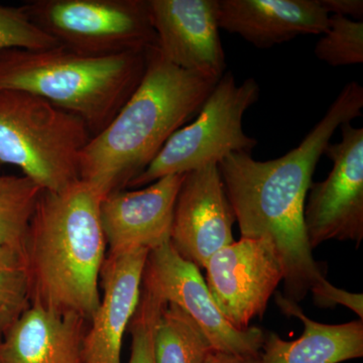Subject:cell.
Instances as JSON below:
<instances>
[{
  "mask_svg": "<svg viewBox=\"0 0 363 363\" xmlns=\"http://www.w3.org/2000/svg\"><path fill=\"white\" fill-rule=\"evenodd\" d=\"M218 81L173 65L157 45L149 48L140 85L81 152L80 180L102 199L128 188L169 138L198 116Z\"/></svg>",
  "mask_w": 363,
  "mask_h": 363,
  "instance_id": "cell-1",
  "label": "cell"
},
{
  "mask_svg": "<svg viewBox=\"0 0 363 363\" xmlns=\"http://www.w3.org/2000/svg\"><path fill=\"white\" fill-rule=\"evenodd\" d=\"M101 200L81 180L62 192L40 193L23 243L32 305L89 322L94 316L107 247Z\"/></svg>",
  "mask_w": 363,
  "mask_h": 363,
  "instance_id": "cell-2",
  "label": "cell"
},
{
  "mask_svg": "<svg viewBox=\"0 0 363 363\" xmlns=\"http://www.w3.org/2000/svg\"><path fill=\"white\" fill-rule=\"evenodd\" d=\"M147 50L84 56L59 45L0 52V90H18L82 119L95 135L130 99L145 74Z\"/></svg>",
  "mask_w": 363,
  "mask_h": 363,
  "instance_id": "cell-3",
  "label": "cell"
},
{
  "mask_svg": "<svg viewBox=\"0 0 363 363\" xmlns=\"http://www.w3.org/2000/svg\"><path fill=\"white\" fill-rule=\"evenodd\" d=\"M82 119L18 90H0V164L21 169L43 191L80 180L79 160L91 138Z\"/></svg>",
  "mask_w": 363,
  "mask_h": 363,
  "instance_id": "cell-4",
  "label": "cell"
},
{
  "mask_svg": "<svg viewBox=\"0 0 363 363\" xmlns=\"http://www.w3.org/2000/svg\"><path fill=\"white\" fill-rule=\"evenodd\" d=\"M259 85L248 78L238 85L233 72L219 79L197 118L177 130L140 175L128 184L135 189L169 175L187 174L217 164L230 154L252 155L257 140L242 128L245 112L259 101Z\"/></svg>",
  "mask_w": 363,
  "mask_h": 363,
  "instance_id": "cell-5",
  "label": "cell"
},
{
  "mask_svg": "<svg viewBox=\"0 0 363 363\" xmlns=\"http://www.w3.org/2000/svg\"><path fill=\"white\" fill-rule=\"evenodd\" d=\"M21 6L40 30L84 56H113L157 45L149 0H33Z\"/></svg>",
  "mask_w": 363,
  "mask_h": 363,
  "instance_id": "cell-6",
  "label": "cell"
},
{
  "mask_svg": "<svg viewBox=\"0 0 363 363\" xmlns=\"http://www.w3.org/2000/svg\"><path fill=\"white\" fill-rule=\"evenodd\" d=\"M341 140L329 143L325 156L333 162L326 180L312 183L304 224L312 250L329 240H363V128L340 126Z\"/></svg>",
  "mask_w": 363,
  "mask_h": 363,
  "instance_id": "cell-7",
  "label": "cell"
},
{
  "mask_svg": "<svg viewBox=\"0 0 363 363\" xmlns=\"http://www.w3.org/2000/svg\"><path fill=\"white\" fill-rule=\"evenodd\" d=\"M142 290L181 308L201 328L214 350L260 355L264 331L257 327L245 331L234 328L215 305L199 267L183 259L169 241L149 252Z\"/></svg>",
  "mask_w": 363,
  "mask_h": 363,
  "instance_id": "cell-8",
  "label": "cell"
},
{
  "mask_svg": "<svg viewBox=\"0 0 363 363\" xmlns=\"http://www.w3.org/2000/svg\"><path fill=\"white\" fill-rule=\"evenodd\" d=\"M206 286L215 305L234 328L245 331L262 318L269 298L284 279L274 245L267 238H241L208 260Z\"/></svg>",
  "mask_w": 363,
  "mask_h": 363,
  "instance_id": "cell-9",
  "label": "cell"
},
{
  "mask_svg": "<svg viewBox=\"0 0 363 363\" xmlns=\"http://www.w3.org/2000/svg\"><path fill=\"white\" fill-rule=\"evenodd\" d=\"M235 221L218 164H208L184 177L169 242L183 259L205 269L212 255L234 242Z\"/></svg>",
  "mask_w": 363,
  "mask_h": 363,
  "instance_id": "cell-10",
  "label": "cell"
},
{
  "mask_svg": "<svg viewBox=\"0 0 363 363\" xmlns=\"http://www.w3.org/2000/svg\"><path fill=\"white\" fill-rule=\"evenodd\" d=\"M157 48L184 70L220 79L226 69L218 0H149Z\"/></svg>",
  "mask_w": 363,
  "mask_h": 363,
  "instance_id": "cell-11",
  "label": "cell"
},
{
  "mask_svg": "<svg viewBox=\"0 0 363 363\" xmlns=\"http://www.w3.org/2000/svg\"><path fill=\"white\" fill-rule=\"evenodd\" d=\"M185 174L169 175L142 190L116 191L100 203L107 255L150 250L169 242L177 196Z\"/></svg>",
  "mask_w": 363,
  "mask_h": 363,
  "instance_id": "cell-12",
  "label": "cell"
},
{
  "mask_svg": "<svg viewBox=\"0 0 363 363\" xmlns=\"http://www.w3.org/2000/svg\"><path fill=\"white\" fill-rule=\"evenodd\" d=\"M149 250L107 255L102 264L104 295L85 336V363H121L124 333L140 303Z\"/></svg>",
  "mask_w": 363,
  "mask_h": 363,
  "instance_id": "cell-13",
  "label": "cell"
},
{
  "mask_svg": "<svg viewBox=\"0 0 363 363\" xmlns=\"http://www.w3.org/2000/svg\"><path fill=\"white\" fill-rule=\"evenodd\" d=\"M219 28L259 49L322 35L329 14L319 0H218Z\"/></svg>",
  "mask_w": 363,
  "mask_h": 363,
  "instance_id": "cell-14",
  "label": "cell"
},
{
  "mask_svg": "<svg viewBox=\"0 0 363 363\" xmlns=\"http://www.w3.org/2000/svg\"><path fill=\"white\" fill-rule=\"evenodd\" d=\"M89 324L78 315L30 305L0 341V363H85Z\"/></svg>",
  "mask_w": 363,
  "mask_h": 363,
  "instance_id": "cell-15",
  "label": "cell"
},
{
  "mask_svg": "<svg viewBox=\"0 0 363 363\" xmlns=\"http://www.w3.org/2000/svg\"><path fill=\"white\" fill-rule=\"evenodd\" d=\"M276 302L281 312L301 320L304 332L295 341L283 340L274 332L264 334L260 363H340L362 357V319L339 325L319 323L281 294L277 295Z\"/></svg>",
  "mask_w": 363,
  "mask_h": 363,
  "instance_id": "cell-16",
  "label": "cell"
},
{
  "mask_svg": "<svg viewBox=\"0 0 363 363\" xmlns=\"http://www.w3.org/2000/svg\"><path fill=\"white\" fill-rule=\"evenodd\" d=\"M211 344L178 306L162 303L152 331L154 363H204Z\"/></svg>",
  "mask_w": 363,
  "mask_h": 363,
  "instance_id": "cell-17",
  "label": "cell"
},
{
  "mask_svg": "<svg viewBox=\"0 0 363 363\" xmlns=\"http://www.w3.org/2000/svg\"><path fill=\"white\" fill-rule=\"evenodd\" d=\"M42 189L25 176L0 175V255H20Z\"/></svg>",
  "mask_w": 363,
  "mask_h": 363,
  "instance_id": "cell-18",
  "label": "cell"
},
{
  "mask_svg": "<svg viewBox=\"0 0 363 363\" xmlns=\"http://www.w3.org/2000/svg\"><path fill=\"white\" fill-rule=\"evenodd\" d=\"M320 61L332 67L363 63V21L345 16H329L328 30L314 50Z\"/></svg>",
  "mask_w": 363,
  "mask_h": 363,
  "instance_id": "cell-19",
  "label": "cell"
},
{
  "mask_svg": "<svg viewBox=\"0 0 363 363\" xmlns=\"http://www.w3.org/2000/svg\"><path fill=\"white\" fill-rule=\"evenodd\" d=\"M30 305V281L23 257L0 255V341Z\"/></svg>",
  "mask_w": 363,
  "mask_h": 363,
  "instance_id": "cell-20",
  "label": "cell"
},
{
  "mask_svg": "<svg viewBox=\"0 0 363 363\" xmlns=\"http://www.w3.org/2000/svg\"><path fill=\"white\" fill-rule=\"evenodd\" d=\"M59 43L35 25L23 6L0 4V52L4 50H45Z\"/></svg>",
  "mask_w": 363,
  "mask_h": 363,
  "instance_id": "cell-21",
  "label": "cell"
},
{
  "mask_svg": "<svg viewBox=\"0 0 363 363\" xmlns=\"http://www.w3.org/2000/svg\"><path fill=\"white\" fill-rule=\"evenodd\" d=\"M162 305L161 301L142 290L140 303L128 326L131 334L128 363H154L152 331Z\"/></svg>",
  "mask_w": 363,
  "mask_h": 363,
  "instance_id": "cell-22",
  "label": "cell"
},
{
  "mask_svg": "<svg viewBox=\"0 0 363 363\" xmlns=\"http://www.w3.org/2000/svg\"><path fill=\"white\" fill-rule=\"evenodd\" d=\"M327 13L333 16H351L352 20L363 21L362 0H319Z\"/></svg>",
  "mask_w": 363,
  "mask_h": 363,
  "instance_id": "cell-23",
  "label": "cell"
},
{
  "mask_svg": "<svg viewBox=\"0 0 363 363\" xmlns=\"http://www.w3.org/2000/svg\"><path fill=\"white\" fill-rule=\"evenodd\" d=\"M204 363H260V355H238L213 350Z\"/></svg>",
  "mask_w": 363,
  "mask_h": 363,
  "instance_id": "cell-24",
  "label": "cell"
}]
</instances>
